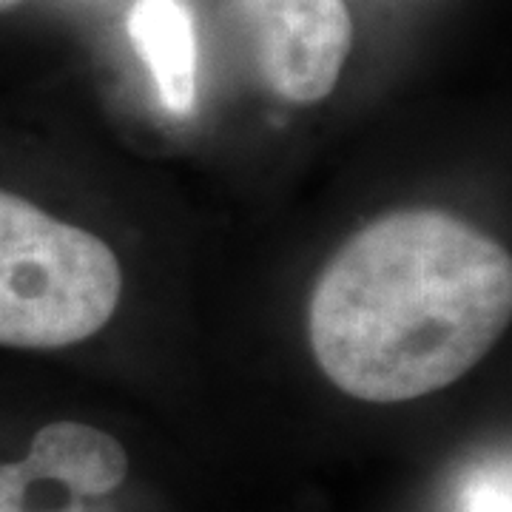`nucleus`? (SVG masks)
Listing matches in <instances>:
<instances>
[{"label": "nucleus", "mask_w": 512, "mask_h": 512, "mask_svg": "<svg viewBox=\"0 0 512 512\" xmlns=\"http://www.w3.org/2000/svg\"><path fill=\"white\" fill-rule=\"evenodd\" d=\"M26 456L80 498H106L128 476V453L120 441L77 421H55L35 433Z\"/></svg>", "instance_id": "obj_5"}, {"label": "nucleus", "mask_w": 512, "mask_h": 512, "mask_svg": "<svg viewBox=\"0 0 512 512\" xmlns=\"http://www.w3.org/2000/svg\"><path fill=\"white\" fill-rule=\"evenodd\" d=\"M123 291L120 262L89 231L0 191V345L52 350L106 328Z\"/></svg>", "instance_id": "obj_2"}, {"label": "nucleus", "mask_w": 512, "mask_h": 512, "mask_svg": "<svg viewBox=\"0 0 512 512\" xmlns=\"http://www.w3.org/2000/svg\"><path fill=\"white\" fill-rule=\"evenodd\" d=\"M128 35L146 60L157 94L171 114H185L197 97V37L183 0H137Z\"/></svg>", "instance_id": "obj_4"}, {"label": "nucleus", "mask_w": 512, "mask_h": 512, "mask_svg": "<svg viewBox=\"0 0 512 512\" xmlns=\"http://www.w3.org/2000/svg\"><path fill=\"white\" fill-rule=\"evenodd\" d=\"M20 0H0V12H3V9H12V6H18Z\"/></svg>", "instance_id": "obj_8"}, {"label": "nucleus", "mask_w": 512, "mask_h": 512, "mask_svg": "<svg viewBox=\"0 0 512 512\" xmlns=\"http://www.w3.org/2000/svg\"><path fill=\"white\" fill-rule=\"evenodd\" d=\"M510 464H495L478 473L464 498V512H510Z\"/></svg>", "instance_id": "obj_7"}, {"label": "nucleus", "mask_w": 512, "mask_h": 512, "mask_svg": "<svg viewBox=\"0 0 512 512\" xmlns=\"http://www.w3.org/2000/svg\"><path fill=\"white\" fill-rule=\"evenodd\" d=\"M265 83L293 103L328 97L353 40L345 0H234Z\"/></svg>", "instance_id": "obj_3"}, {"label": "nucleus", "mask_w": 512, "mask_h": 512, "mask_svg": "<svg viewBox=\"0 0 512 512\" xmlns=\"http://www.w3.org/2000/svg\"><path fill=\"white\" fill-rule=\"evenodd\" d=\"M510 254L447 211L365 225L322 271L311 348L342 393L399 404L456 384L510 325Z\"/></svg>", "instance_id": "obj_1"}, {"label": "nucleus", "mask_w": 512, "mask_h": 512, "mask_svg": "<svg viewBox=\"0 0 512 512\" xmlns=\"http://www.w3.org/2000/svg\"><path fill=\"white\" fill-rule=\"evenodd\" d=\"M0 512H106L89 510V498L69 493L32 458L0 464Z\"/></svg>", "instance_id": "obj_6"}]
</instances>
